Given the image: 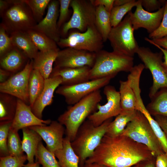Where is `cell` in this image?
I'll return each mask as SVG.
<instances>
[{
  "mask_svg": "<svg viewBox=\"0 0 167 167\" xmlns=\"http://www.w3.org/2000/svg\"><path fill=\"white\" fill-rule=\"evenodd\" d=\"M154 157L146 146L128 137L121 135L112 137L105 135L85 163H97L109 167H132Z\"/></svg>",
  "mask_w": 167,
  "mask_h": 167,
  "instance_id": "1",
  "label": "cell"
},
{
  "mask_svg": "<svg viewBox=\"0 0 167 167\" xmlns=\"http://www.w3.org/2000/svg\"><path fill=\"white\" fill-rule=\"evenodd\" d=\"M101 99L100 90L96 91L69 106L58 117V121L65 126L66 137L71 142L86 118L95 112Z\"/></svg>",
  "mask_w": 167,
  "mask_h": 167,
  "instance_id": "2",
  "label": "cell"
},
{
  "mask_svg": "<svg viewBox=\"0 0 167 167\" xmlns=\"http://www.w3.org/2000/svg\"><path fill=\"white\" fill-rule=\"evenodd\" d=\"M112 121L110 118L99 126H95L88 119L85 120L79 127L71 146L79 159L82 166L92 155L105 135L108 126Z\"/></svg>",
  "mask_w": 167,
  "mask_h": 167,
  "instance_id": "3",
  "label": "cell"
},
{
  "mask_svg": "<svg viewBox=\"0 0 167 167\" xmlns=\"http://www.w3.org/2000/svg\"><path fill=\"white\" fill-rule=\"evenodd\" d=\"M134 66L133 57L101 50L96 53L95 62L90 71V80L109 76L114 78L120 72H130Z\"/></svg>",
  "mask_w": 167,
  "mask_h": 167,
  "instance_id": "4",
  "label": "cell"
},
{
  "mask_svg": "<svg viewBox=\"0 0 167 167\" xmlns=\"http://www.w3.org/2000/svg\"><path fill=\"white\" fill-rule=\"evenodd\" d=\"M8 5L0 12V23L8 34L27 32L37 24L32 12L24 0H7Z\"/></svg>",
  "mask_w": 167,
  "mask_h": 167,
  "instance_id": "5",
  "label": "cell"
},
{
  "mask_svg": "<svg viewBox=\"0 0 167 167\" xmlns=\"http://www.w3.org/2000/svg\"><path fill=\"white\" fill-rule=\"evenodd\" d=\"M122 135L145 145L156 157L165 153L148 120L139 111L137 110L134 118L127 124Z\"/></svg>",
  "mask_w": 167,
  "mask_h": 167,
  "instance_id": "6",
  "label": "cell"
},
{
  "mask_svg": "<svg viewBox=\"0 0 167 167\" xmlns=\"http://www.w3.org/2000/svg\"><path fill=\"white\" fill-rule=\"evenodd\" d=\"M131 11L117 26L112 27L109 35L113 51L133 57L139 47L134 37L131 19Z\"/></svg>",
  "mask_w": 167,
  "mask_h": 167,
  "instance_id": "7",
  "label": "cell"
},
{
  "mask_svg": "<svg viewBox=\"0 0 167 167\" xmlns=\"http://www.w3.org/2000/svg\"><path fill=\"white\" fill-rule=\"evenodd\" d=\"M70 6L73 13L69 20L60 30L62 38L66 37L71 29H76L84 32L95 24L96 7L91 0H71Z\"/></svg>",
  "mask_w": 167,
  "mask_h": 167,
  "instance_id": "8",
  "label": "cell"
},
{
  "mask_svg": "<svg viewBox=\"0 0 167 167\" xmlns=\"http://www.w3.org/2000/svg\"><path fill=\"white\" fill-rule=\"evenodd\" d=\"M104 41L95 24L84 32H70L66 38H61L57 44L61 48H72L96 53L102 50Z\"/></svg>",
  "mask_w": 167,
  "mask_h": 167,
  "instance_id": "9",
  "label": "cell"
},
{
  "mask_svg": "<svg viewBox=\"0 0 167 167\" xmlns=\"http://www.w3.org/2000/svg\"><path fill=\"white\" fill-rule=\"evenodd\" d=\"M136 54L152 77L153 83L149 94L151 98L160 89L167 88V73L163 64V54L161 51L154 53L149 48L144 47H139Z\"/></svg>",
  "mask_w": 167,
  "mask_h": 167,
  "instance_id": "10",
  "label": "cell"
},
{
  "mask_svg": "<svg viewBox=\"0 0 167 167\" xmlns=\"http://www.w3.org/2000/svg\"><path fill=\"white\" fill-rule=\"evenodd\" d=\"M113 78L109 76L74 85H61L57 88L55 92L63 96L67 104L73 105L91 93L107 85Z\"/></svg>",
  "mask_w": 167,
  "mask_h": 167,
  "instance_id": "11",
  "label": "cell"
},
{
  "mask_svg": "<svg viewBox=\"0 0 167 167\" xmlns=\"http://www.w3.org/2000/svg\"><path fill=\"white\" fill-rule=\"evenodd\" d=\"M32 69V60H30L22 70L13 75L5 82L0 83V92L12 95L29 105L28 84Z\"/></svg>",
  "mask_w": 167,
  "mask_h": 167,
  "instance_id": "12",
  "label": "cell"
},
{
  "mask_svg": "<svg viewBox=\"0 0 167 167\" xmlns=\"http://www.w3.org/2000/svg\"><path fill=\"white\" fill-rule=\"evenodd\" d=\"M104 93L106 96L107 103L104 105L98 104L97 111L95 112L88 118L95 126L102 124L106 120L116 116L121 112L119 91L111 85H107L104 89Z\"/></svg>",
  "mask_w": 167,
  "mask_h": 167,
  "instance_id": "13",
  "label": "cell"
},
{
  "mask_svg": "<svg viewBox=\"0 0 167 167\" xmlns=\"http://www.w3.org/2000/svg\"><path fill=\"white\" fill-rule=\"evenodd\" d=\"M96 53L66 48L59 50L54 63V67L77 68L87 66L92 68Z\"/></svg>",
  "mask_w": 167,
  "mask_h": 167,
  "instance_id": "14",
  "label": "cell"
},
{
  "mask_svg": "<svg viewBox=\"0 0 167 167\" xmlns=\"http://www.w3.org/2000/svg\"><path fill=\"white\" fill-rule=\"evenodd\" d=\"M135 12H131V19L134 30L140 28L146 29L149 34L159 26L162 20L165 5L156 12H148L143 7L141 0H138Z\"/></svg>",
  "mask_w": 167,
  "mask_h": 167,
  "instance_id": "15",
  "label": "cell"
},
{
  "mask_svg": "<svg viewBox=\"0 0 167 167\" xmlns=\"http://www.w3.org/2000/svg\"><path fill=\"white\" fill-rule=\"evenodd\" d=\"M29 128L37 132L46 143V148L54 154L62 148L65 130L63 125L58 121H51L48 126H35Z\"/></svg>",
  "mask_w": 167,
  "mask_h": 167,
  "instance_id": "16",
  "label": "cell"
},
{
  "mask_svg": "<svg viewBox=\"0 0 167 167\" xmlns=\"http://www.w3.org/2000/svg\"><path fill=\"white\" fill-rule=\"evenodd\" d=\"M59 6V0H51L45 16L33 28L45 34L56 43L61 38L57 26Z\"/></svg>",
  "mask_w": 167,
  "mask_h": 167,
  "instance_id": "17",
  "label": "cell"
},
{
  "mask_svg": "<svg viewBox=\"0 0 167 167\" xmlns=\"http://www.w3.org/2000/svg\"><path fill=\"white\" fill-rule=\"evenodd\" d=\"M51 122L37 117L32 112L30 105L17 99V106L11 127L18 131L20 129L35 126H45Z\"/></svg>",
  "mask_w": 167,
  "mask_h": 167,
  "instance_id": "18",
  "label": "cell"
},
{
  "mask_svg": "<svg viewBox=\"0 0 167 167\" xmlns=\"http://www.w3.org/2000/svg\"><path fill=\"white\" fill-rule=\"evenodd\" d=\"M62 82V78L59 76L49 77L45 79L42 91L31 107L32 112L39 118L42 119L45 108L52 103L54 92Z\"/></svg>",
  "mask_w": 167,
  "mask_h": 167,
  "instance_id": "19",
  "label": "cell"
},
{
  "mask_svg": "<svg viewBox=\"0 0 167 167\" xmlns=\"http://www.w3.org/2000/svg\"><path fill=\"white\" fill-rule=\"evenodd\" d=\"M91 68L87 66L77 68L54 67L49 77L60 76L62 79L61 85H74L89 81Z\"/></svg>",
  "mask_w": 167,
  "mask_h": 167,
  "instance_id": "20",
  "label": "cell"
},
{
  "mask_svg": "<svg viewBox=\"0 0 167 167\" xmlns=\"http://www.w3.org/2000/svg\"><path fill=\"white\" fill-rule=\"evenodd\" d=\"M30 60L23 51L13 46L0 57V68L15 74L22 70Z\"/></svg>",
  "mask_w": 167,
  "mask_h": 167,
  "instance_id": "21",
  "label": "cell"
},
{
  "mask_svg": "<svg viewBox=\"0 0 167 167\" xmlns=\"http://www.w3.org/2000/svg\"><path fill=\"white\" fill-rule=\"evenodd\" d=\"M59 50L58 48L45 51H39L32 60L33 69L38 70L45 79L49 78Z\"/></svg>",
  "mask_w": 167,
  "mask_h": 167,
  "instance_id": "22",
  "label": "cell"
},
{
  "mask_svg": "<svg viewBox=\"0 0 167 167\" xmlns=\"http://www.w3.org/2000/svg\"><path fill=\"white\" fill-rule=\"evenodd\" d=\"M22 129V150L26 154L28 163L33 164L34 163V157L36 155L38 145L42 139L37 132L28 127Z\"/></svg>",
  "mask_w": 167,
  "mask_h": 167,
  "instance_id": "23",
  "label": "cell"
},
{
  "mask_svg": "<svg viewBox=\"0 0 167 167\" xmlns=\"http://www.w3.org/2000/svg\"><path fill=\"white\" fill-rule=\"evenodd\" d=\"M9 36L14 46L23 51L30 59L35 58L39 51L26 32H15Z\"/></svg>",
  "mask_w": 167,
  "mask_h": 167,
  "instance_id": "24",
  "label": "cell"
},
{
  "mask_svg": "<svg viewBox=\"0 0 167 167\" xmlns=\"http://www.w3.org/2000/svg\"><path fill=\"white\" fill-rule=\"evenodd\" d=\"M54 154L60 167H79V158L73 149L67 137L64 138L62 148L55 152Z\"/></svg>",
  "mask_w": 167,
  "mask_h": 167,
  "instance_id": "25",
  "label": "cell"
},
{
  "mask_svg": "<svg viewBox=\"0 0 167 167\" xmlns=\"http://www.w3.org/2000/svg\"><path fill=\"white\" fill-rule=\"evenodd\" d=\"M119 93L121 113H131L136 110L134 91L128 81L120 80Z\"/></svg>",
  "mask_w": 167,
  "mask_h": 167,
  "instance_id": "26",
  "label": "cell"
},
{
  "mask_svg": "<svg viewBox=\"0 0 167 167\" xmlns=\"http://www.w3.org/2000/svg\"><path fill=\"white\" fill-rule=\"evenodd\" d=\"M150 99L146 108L151 115L167 117V88L160 89Z\"/></svg>",
  "mask_w": 167,
  "mask_h": 167,
  "instance_id": "27",
  "label": "cell"
},
{
  "mask_svg": "<svg viewBox=\"0 0 167 167\" xmlns=\"http://www.w3.org/2000/svg\"><path fill=\"white\" fill-rule=\"evenodd\" d=\"M17 98L8 94L0 93V121H13L15 114Z\"/></svg>",
  "mask_w": 167,
  "mask_h": 167,
  "instance_id": "28",
  "label": "cell"
},
{
  "mask_svg": "<svg viewBox=\"0 0 167 167\" xmlns=\"http://www.w3.org/2000/svg\"><path fill=\"white\" fill-rule=\"evenodd\" d=\"M137 110L131 113H121L109 124L105 135L112 137L121 135L127 124L135 116Z\"/></svg>",
  "mask_w": 167,
  "mask_h": 167,
  "instance_id": "29",
  "label": "cell"
},
{
  "mask_svg": "<svg viewBox=\"0 0 167 167\" xmlns=\"http://www.w3.org/2000/svg\"><path fill=\"white\" fill-rule=\"evenodd\" d=\"M95 25L104 42H105L108 40L112 27L110 21V13L103 6L96 7Z\"/></svg>",
  "mask_w": 167,
  "mask_h": 167,
  "instance_id": "30",
  "label": "cell"
},
{
  "mask_svg": "<svg viewBox=\"0 0 167 167\" xmlns=\"http://www.w3.org/2000/svg\"><path fill=\"white\" fill-rule=\"evenodd\" d=\"M45 79L39 71L33 69L30 75L28 84V93L30 106L31 107L42 91Z\"/></svg>",
  "mask_w": 167,
  "mask_h": 167,
  "instance_id": "31",
  "label": "cell"
},
{
  "mask_svg": "<svg viewBox=\"0 0 167 167\" xmlns=\"http://www.w3.org/2000/svg\"><path fill=\"white\" fill-rule=\"evenodd\" d=\"M26 32L39 51H45L58 48L55 41L39 31L32 28Z\"/></svg>",
  "mask_w": 167,
  "mask_h": 167,
  "instance_id": "32",
  "label": "cell"
},
{
  "mask_svg": "<svg viewBox=\"0 0 167 167\" xmlns=\"http://www.w3.org/2000/svg\"><path fill=\"white\" fill-rule=\"evenodd\" d=\"M137 110L141 113L147 118L159 139L164 152L167 154V140L165 134L156 120L149 113L144 104H141L137 108Z\"/></svg>",
  "mask_w": 167,
  "mask_h": 167,
  "instance_id": "33",
  "label": "cell"
},
{
  "mask_svg": "<svg viewBox=\"0 0 167 167\" xmlns=\"http://www.w3.org/2000/svg\"><path fill=\"white\" fill-rule=\"evenodd\" d=\"M35 157L42 167H60L55 154L49 151L42 142L38 145Z\"/></svg>",
  "mask_w": 167,
  "mask_h": 167,
  "instance_id": "34",
  "label": "cell"
},
{
  "mask_svg": "<svg viewBox=\"0 0 167 167\" xmlns=\"http://www.w3.org/2000/svg\"><path fill=\"white\" fill-rule=\"evenodd\" d=\"M138 1L131 0L129 2L123 5L113 6L110 13V21L112 27L118 24L124 16L131 11L133 7L136 6Z\"/></svg>",
  "mask_w": 167,
  "mask_h": 167,
  "instance_id": "35",
  "label": "cell"
},
{
  "mask_svg": "<svg viewBox=\"0 0 167 167\" xmlns=\"http://www.w3.org/2000/svg\"><path fill=\"white\" fill-rule=\"evenodd\" d=\"M7 146L9 155L18 156L23 154L21 141L18 131L10 129L7 138Z\"/></svg>",
  "mask_w": 167,
  "mask_h": 167,
  "instance_id": "36",
  "label": "cell"
},
{
  "mask_svg": "<svg viewBox=\"0 0 167 167\" xmlns=\"http://www.w3.org/2000/svg\"><path fill=\"white\" fill-rule=\"evenodd\" d=\"M30 7L37 24L43 18L45 11L50 0H24Z\"/></svg>",
  "mask_w": 167,
  "mask_h": 167,
  "instance_id": "37",
  "label": "cell"
},
{
  "mask_svg": "<svg viewBox=\"0 0 167 167\" xmlns=\"http://www.w3.org/2000/svg\"><path fill=\"white\" fill-rule=\"evenodd\" d=\"M12 121L0 122V157L9 155L7 141L8 133Z\"/></svg>",
  "mask_w": 167,
  "mask_h": 167,
  "instance_id": "38",
  "label": "cell"
},
{
  "mask_svg": "<svg viewBox=\"0 0 167 167\" xmlns=\"http://www.w3.org/2000/svg\"><path fill=\"white\" fill-rule=\"evenodd\" d=\"M27 160V156L24 154L18 156L9 155L0 157V167H23Z\"/></svg>",
  "mask_w": 167,
  "mask_h": 167,
  "instance_id": "39",
  "label": "cell"
},
{
  "mask_svg": "<svg viewBox=\"0 0 167 167\" xmlns=\"http://www.w3.org/2000/svg\"><path fill=\"white\" fill-rule=\"evenodd\" d=\"M59 2V15L57 23L58 27L60 31L61 28L69 18L71 14L69 7L71 0H58Z\"/></svg>",
  "mask_w": 167,
  "mask_h": 167,
  "instance_id": "40",
  "label": "cell"
},
{
  "mask_svg": "<svg viewBox=\"0 0 167 167\" xmlns=\"http://www.w3.org/2000/svg\"><path fill=\"white\" fill-rule=\"evenodd\" d=\"M167 36V1L165 5L163 17L159 27L148 36L151 39H160Z\"/></svg>",
  "mask_w": 167,
  "mask_h": 167,
  "instance_id": "41",
  "label": "cell"
},
{
  "mask_svg": "<svg viewBox=\"0 0 167 167\" xmlns=\"http://www.w3.org/2000/svg\"><path fill=\"white\" fill-rule=\"evenodd\" d=\"M13 46L10 36L0 24V57L9 51Z\"/></svg>",
  "mask_w": 167,
  "mask_h": 167,
  "instance_id": "42",
  "label": "cell"
},
{
  "mask_svg": "<svg viewBox=\"0 0 167 167\" xmlns=\"http://www.w3.org/2000/svg\"><path fill=\"white\" fill-rule=\"evenodd\" d=\"M141 4L145 10L149 12L158 10L165 5V0H141Z\"/></svg>",
  "mask_w": 167,
  "mask_h": 167,
  "instance_id": "43",
  "label": "cell"
},
{
  "mask_svg": "<svg viewBox=\"0 0 167 167\" xmlns=\"http://www.w3.org/2000/svg\"><path fill=\"white\" fill-rule=\"evenodd\" d=\"M114 0H91L92 3L96 7L99 6H104L106 11L110 13L113 7Z\"/></svg>",
  "mask_w": 167,
  "mask_h": 167,
  "instance_id": "44",
  "label": "cell"
},
{
  "mask_svg": "<svg viewBox=\"0 0 167 167\" xmlns=\"http://www.w3.org/2000/svg\"><path fill=\"white\" fill-rule=\"evenodd\" d=\"M154 119L163 131L167 140V117L156 115L154 116Z\"/></svg>",
  "mask_w": 167,
  "mask_h": 167,
  "instance_id": "45",
  "label": "cell"
},
{
  "mask_svg": "<svg viewBox=\"0 0 167 167\" xmlns=\"http://www.w3.org/2000/svg\"><path fill=\"white\" fill-rule=\"evenodd\" d=\"M144 39L146 41H148L150 44H152L156 46L158 49H160L161 50V51L163 53V58L164 60L163 64L167 73V50L161 47L160 46L154 43L152 41L151 39L147 37H145Z\"/></svg>",
  "mask_w": 167,
  "mask_h": 167,
  "instance_id": "46",
  "label": "cell"
},
{
  "mask_svg": "<svg viewBox=\"0 0 167 167\" xmlns=\"http://www.w3.org/2000/svg\"><path fill=\"white\" fill-rule=\"evenodd\" d=\"M156 165V167H167V154L164 153L157 156Z\"/></svg>",
  "mask_w": 167,
  "mask_h": 167,
  "instance_id": "47",
  "label": "cell"
},
{
  "mask_svg": "<svg viewBox=\"0 0 167 167\" xmlns=\"http://www.w3.org/2000/svg\"><path fill=\"white\" fill-rule=\"evenodd\" d=\"M156 157L142 161L134 166V167H156Z\"/></svg>",
  "mask_w": 167,
  "mask_h": 167,
  "instance_id": "48",
  "label": "cell"
},
{
  "mask_svg": "<svg viewBox=\"0 0 167 167\" xmlns=\"http://www.w3.org/2000/svg\"><path fill=\"white\" fill-rule=\"evenodd\" d=\"M14 75L7 71L0 68V83L5 82Z\"/></svg>",
  "mask_w": 167,
  "mask_h": 167,
  "instance_id": "49",
  "label": "cell"
},
{
  "mask_svg": "<svg viewBox=\"0 0 167 167\" xmlns=\"http://www.w3.org/2000/svg\"><path fill=\"white\" fill-rule=\"evenodd\" d=\"M151 40L156 45L167 50V36L160 39Z\"/></svg>",
  "mask_w": 167,
  "mask_h": 167,
  "instance_id": "50",
  "label": "cell"
},
{
  "mask_svg": "<svg viewBox=\"0 0 167 167\" xmlns=\"http://www.w3.org/2000/svg\"><path fill=\"white\" fill-rule=\"evenodd\" d=\"M131 0H114L113 6L124 5L130 2Z\"/></svg>",
  "mask_w": 167,
  "mask_h": 167,
  "instance_id": "51",
  "label": "cell"
},
{
  "mask_svg": "<svg viewBox=\"0 0 167 167\" xmlns=\"http://www.w3.org/2000/svg\"><path fill=\"white\" fill-rule=\"evenodd\" d=\"M84 167H109L97 163H85Z\"/></svg>",
  "mask_w": 167,
  "mask_h": 167,
  "instance_id": "52",
  "label": "cell"
},
{
  "mask_svg": "<svg viewBox=\"0 0 167 167\" xmlns=\"http://www.w3.org/2000/svg\"><path fill=\"white\" fill-rule=\"evenodd\" d=\"M8 5V0H0V12L2 11Z\"/></svg>",
  "mask_w": 167,
  "mask_h": 167,
  "instance_id": "53",
  "label": "cell"
},
{
  "mask_svg": "<svg viewBox=\"0 0 167 167\" xmlns=\"http://www.w3.org/2000/svg\"><path fill=\"white\" fill-rule=\"evenodd\" d=\"M40 164L37 161H36L33 164L28 163L27 164L24 165V167H40Z\"/></svg>",
  "mask_w": 167,
  "mask_h": 167,
  "instance_id": "54",
  "label": "cell"
},
{
  "mask_svg": "<svg viewBox=\"0 0 167 167\" xmlns=\"http://www.w3.org/2000/svg\"><path fill=\"white\" fill-rule=\"evenodd\" d=\"M132 167H134V166H132Z\"/></svg>",
  "mask_w": 167,
  "mask_h": 167,
  "instance_id": "55",
  "label": "cell"
}]
</instances>
